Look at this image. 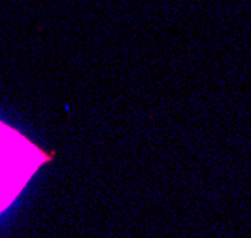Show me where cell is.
<instances>
[{
	"label": "cell",
	"instance_id": "obj_1",
	"mask_svg": "<svg viewBox=\"0 0 251 238\" xmlns=\"http://www.w3.org/2000/svg\"><path fill=\"white\" fill-rule=\"evenodd\" d=\"M50 161L48 151L0 121V213L15 202L38 168Z\"/></svg>",
	"mask_w": 251,
	"mask_h": 238
}]
</instances>
